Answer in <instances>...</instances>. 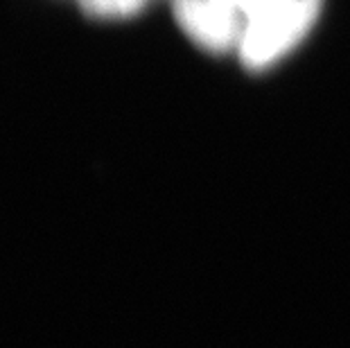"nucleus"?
Masks as SVG:
<instances>
[{
  "instance_id": "3",
  "label": "nucleus",
  "mask_w": 350,
  "mask_h": 348,
  "mask_svg": "<svg viewBox=\"0 0 350 348\" xmlns=\"http://www.w3.org/2000/svg\"><path fill=\"white\" fill-rule=\"evenodd\" d=\"M81 10L100 18H124L133 16L147 5V0H77Z\"/></svg>"
},
{
  "instance_id": "2",
  "label": "nucleus",
  "mask_w": 350,
  "mask_h": 348,
  "mask_svg": "<svg viewBox=\"0 0 350 348\" xmlns=\"http://www.w3.org/2000/svg\"><path fill=\"white\" fill-rule=\"evenodd\" d=\"M178 27L208 53H235L244 21L224 0H174Z\"/></svg>"
},
{
  "instance_id": "1",
  "label": "nucleus",
  "mask_w": 350,
  "mask_h": 348,
  "mask_svg": "<svg viewBox=\"0 0 350 348\" xmlns=\"http://www.w3.org/2000/svg\"><path fill=\"white\" fill-rule=\"evenodd\" d=\"M323 0H265L244 18L235 53L249 70H265L299 46Z\"/></svg>"
},
{
  "instance_id": "4",
  "label": "nucleus",
  "mask_w": 350,
  "mask_h": 348,
  "mask_svg": "<svg viewBox=\"0 0 350 348\" xmlns=\"http://www.w3.org/2000/svg\"><path fill=\"white\" fill-rule=\"evenodd\" d=\"M224 3L230 7V10H235L237 14H240L242 21H244L253 10H256V7L262 5L265 0H224Z\"/></svg>"
}]
</instances>
